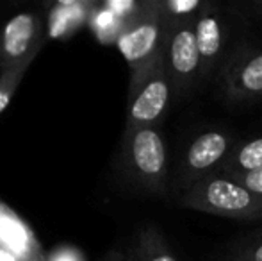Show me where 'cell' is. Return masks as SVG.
I'll return each instance as SVG.
<instances>
[{
	"instance_id": "1",
	"label": "cell",
	"mask_w": 262,
	"mask_h": 261,
	"mask_svg": "<svg viewBox=\"0 0 262 261\" xmlns=\"http://www.w3.org/2000/svg\"><path fill=\"white\" fill-rule=\"evenodd\" d=\"M120 165L123 175L148 193L168 192V150L159 127H138L123 132Z\"/></svg>"
},
{
	"instance_id": "2",
	"label": "cell",
	"mask_w": 262,
	"mask_h": 261,
	"mask_svg": "<svg viewBox=\"0 0 262 261\" xmlns=\"http://www.w3.org/2000/svg\"><path fill=\"white\" fill-rule=\"evenodd\" d=\"M177 204L194 211L234 220H260L262 198L221 172L202 179L175 197Z\"/></svg>"
},
{
	"instance_id": "3",
	"label": "cell",
	"mask_w": 262,
	"mask_h": 261,
	"mask_svg": "<svg viewBox=\"0 0 262 261\" xmlns=\"http://www.w3.org/2000/svg\"><path fill=\"white\" fill-rule=\"evenodd\" d=\"M168 20L162 9V0H146L121 27L114 45L125 57L130 77L141 73L157 63L164 54Z\"/></svg>"
},
{
	"instance_id": "4",
	"label": "cell",
	"mask_w": 262,
	"mask_h": 261,
	"mask_svg": "<svg viewBox=\"0 0 262 261\" xmlns=\"http://www.w3.org/2000/svg\"><path fill=\"white\" fill-rule=\"evenodd\" d=\"M171 101H175V93L166 72L164 59L161 57L141 73L130 77L125 131L138 127H157Z\"/></svg>"
},
{
	"instance_id": "5",
	"label": "cell",
	"mask_w": 262,
	"mask_h": 261,
	"mask_svg": "<svg viewBox=\"0 0 262 261\" xmlns=\"http://www.w3.org/2000/svg\"><path fill=\"white\" fill-rule=\"evenodd\" d=\"M237 139L225 129L202 131L187 143L177 168L171 190L175 197L202 179L217 174Z\"/></svg>"
},
{
	"instance_id": "6",
	"label": "cell",
	"mask_w": 262,
	"mask_h": 261,
	"mask_svg": "<svg viewBox=\"0 0 262 261\" xmlns=\"http://www.w3.org/2000/svg\"><path fill=\"white\" fill-rule=\"evenodd\" d=\"M162 59L171 81L175 101H182L200 86V54L194 36V22L168 25Z\"/></svg>"
},
{
	"instance_id": "7",
	"label": "cell",
	"mask_w": 262,
	"mask_h": 261,
	"mask_svg": "<svg viewBox=\"0 0 262 261\" xmlns=\"http://www.w3.org/2000/svg\"><path fill=\"white\" fill-rule=\"evenodd\" d=\"M220 88L230 104L262 98V49L239 47L227 56L220 70Z\"/></svg>"
},
{
	"instance_id": "8",
	"label": "cell",
	"mask_w": 262,
	"mask_h": 261,
	"mask_svg": "<svg viewBox=\"0 0 262 261\" xmlns=\"http://www.w3.org/2000/svg\"><path fill=\"white\" fill-rule=\"evenodd\" d=\"M43 22L34 13H18L0 32V73L29 66L45 43Z\"/></svg>"
},
{
	"instance_id": "9",
	"label": "cell",
	"mask_w": 262,
	"mask_h": 261,
	"mask_svg": "<svg viewBox=\"0 0 262 261\" xmlns=\"http://www.w3.org/2000/svg\"><path fill=\"white\" fill-rule=\"evenodd\" d=\"M194 36L200 54V86H204L210 77L220 73L225 63L227 49V20L220 6L205 2L194 20Z\"/></svg>"
},
{
	"instance_id": "10",
	"label": "cell",
	"mask_w": 262,
	"mask_h": 261,
	"mask_svg": "<svg viewBox=\"0 0 262 261\" xmlns=\"http://www.w3.org/2000/svg\"><path fill=\"white\" fill-rule=\"evenodd\" d=\"M97 4L95 2H61L55 4L50 13L49 36L64 38L90 22Z\"/></svg>"
},
{
	"instance_id": "11",
	"label": "cell",
	"mask_w": 262,
	"mask_h": 261,
	"mask_svg": "<svg viewBox=\"0 0 262 261\" xmlns=\"http://www.w3.org/2000/svg\"><path fill=\"white\" fill-rule=\"evenodd\" d=\"M259 168H262V136H255L248 139H237L220 172L235 177Z\"/></svg>"
},
{
	"instance_id": "12",
	"label": "cell",
	"mask_w": 262,
	"mask_h": 261,
	"mask_svg": "<svg viewBox=\"0 0 262 261\" xmlns=\"http://www.w3.org/2000/svg\"><path fill=\"white\" fill-rule=\"evenodd\" d=\"M128 258L130 261H179L156 226H145L139 231Z\"/></svg>"
},
{
	"instance_id": "13",
	"label": "cell",
	"mask_w": 262,
	"mask_h": 261,
	"mask_svg": "<svg viewBox=\"0 0 262 261\" xmlns=\"http://www.w3.org/2000/svg\"><path fill=\"white\" fill-rule=\"evenodd\" d=\"M205 0H162V9L168 25L194 22L204 7Z\"/></svg>"
},
{
	"instance_id": "14",
	"label": "cell",
	"mask_w": 262,
	"mask_h": 261,
	"mask_svg": "<svg viewBox=\"0 0 262 261\" xmlns=\"http://www.w3.org/2000/svg\"><path fill=\"white\" fill-rule=\"evenodd\" d=\"M27 70H29V66H16V68H11V70H7V72L0 73V113L9 106L14 91L20 86L21 79L25 77Z\"/></svg>"
},
{
	"instance_id": "15",
	"label": "cell",
	"mask_w": 262,
	"mask_h": 261,
	"mask_svg": "<svg viewBox=\"0 0 262 261\" xmlns=\"http://www.w3.org/2000/svg\"><path fill=\"white\" fill-rule=\"evenodd\" d=\"M227 261H262V233L253 234L235 245Z\"/></svg>"
},
{
	"instance_id": "16",
	"label": "cell",
	"mask_w": 262,
	"mask_h": 261,
	"mask_svg": "<svg viewBox=\"0 0 262 261\" xmlns=\"http://www.w3.org/2000/svg\"><path fill=\"white\" fill-rule=\"evenodd\" d=\"M234 179L237 183H241L245 188H248L253 195L262 198V168H259V170H255V172H250V174L235 175Z\"/></svg>"
},
{
	"instance_id": "17",
	"label": "cell",
	"mask_w": 262,
	"mask_h": 261,
	"mask_svg": "<svg viewBox=\"0 0 262 261\" xmlns=\"http://www.w3.org/2000/svg\"><path fill=\"white\" fill-rule=\"evenodd\" d=\"M104 261H130V258H128V256H125V254H121V252L114 251V252H111V254L107 256Z\"/></svg>"
},
{
	"instance_id": "18",
	"label": "cell",
	"mask_w": 262,
	"mask_h": 261,
	"mask_svg": "<svg viewBox=\"0 0 262 261\" xmlns=\"http://www.w3.org/2000/svg\"><path fill=\"white\" fill-rule=\"evenodd\" d=\"M252 7H253V11L257 13V16L262 18V0H259V2H253Z\"/></svg>"
}]
</instances>
